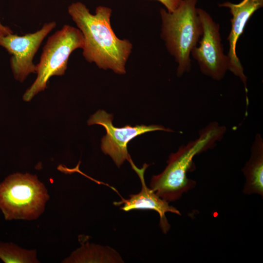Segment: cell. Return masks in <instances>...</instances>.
Listing matches in <instances>:
<instances>
[{
  "label": "cell",
  "instance_id": "obj_1",
  "mask_svg": "<svg viewBox=\"0 0 263 263\" xmlns=\"http://www.w3.org/2000/svg\"><path fill=\"white\" fill-rule=\"evenodd\" d=\"M68 12L83 35L85 59L100 69L125 74L132 45L129 40L115 35L110 21L112 9L100 5L93 14L84 3L77 1L68 6Z\"/></svg>",
  "mask_w": 263,
  "mask_h": 263
},
{
  "label": "cell",
  "instance_id": "obj_2",
  "mask_svg": "<svg viewBox=\"0 0 263 263\" xmlns=\"http://www.w3.org/2000/svg\"><path fill=\"white\" fill-rule=\"evenodd\" d=\"M225 131V127L215 122L202 129L197 138L182 145L169 155L164 170L152 177L150 188L169 202L180 199L184 193L194 188L196 182L187 177L188 172L194 169L193 158L214 147Z\"/></svg>",
  "mask_w": 263,
  "mask_h": 263
},
{
  "label": "cell",
  "instance_id": "obj_3",
  "mask_svg": "<svg viewBox=\"0 0 263 263\" xmlns=\"http://www.w3.org/2000/svg\"><path fill=\"white\" fill-rule=\"evenodd\" d=\"M198 0H181L172 12L161 8V37L169 53L177 63L178 76L191 69L190 53L202 34L196 4Z\"/></svg>",
  "mask_w": 263,
  "mask_h": 263
},
{
  "label": "cell",
  "instance_id": "obj_4",
  "mask_svg": "<svg viewBox=\"0 0 263 263\" xmlns=\"http://www.w3.org/2000/svg\"><path fill=\"white\" fill-rule=\"evenodd\" d=\"M49 196L35 175L16 173L0 184V209L6 220H33L44 211Z\"/></svg>",
  "mask_w": 263,
  "mask_h": 263
},
{
  "label": "cell",
  "instance_id": "obj_5",
  "mask_svg": "<svg viewBox=\"0 0 263 263\" xmlns=\"http://www.w3.org/2000/svg\"><path fill=\"white\" fill-rule=\"evenodd\" d=\"M84 39L80 31L70 25L62 27L49 36L42 48L39 62L36 65L37 76L25 91L23 99L30 101L47 86L50 78L65 74L71 54L75 50L82 49Z\"/></svg>",
  "mask_w": 263,
  "mask_h": 263
},
{
  "label": "cell",
  "instance_id": "obj_6",
  "mask_svg": "<svg viewBox=\"0 0 263 263\" xmlns=\"http://www.w3.org/2000/svg\"><path fill=\"white\" fill-rule=\"evenodd\" d=\"M202 34L190 55L195 59L201 72L216 80H220L228 69V59L224 53L219 25L205 10L197 8Z\"/></svg>",
  "mask_w": 263,
  "mask_h": 263
},
{
  "label": "cell",
  "instance_id": "obj_7",
  "mask_svg": "<svg viewBox=\"0 0 263 263\" xmlns=\"http://www.w3.org/2000/svg\"><path fill=\"white\" fill-rule=\"evenodd\" d=\"M113 115L105 111L98 110L91 116L88 124H98L105 128L106 134L101 139V150L104 154L109 155L112 158L118 168L125 160L129 162L132 160L128 151L127 145L130 141L135 137L146 132L156 131L173 132L170 129L158 125H140L133 127L126 125L118 128L113 125Z\"/></svg>",
  "mask_w": 263,
  "mask_h": 263
},
{
  "label": "cell",
  "instance_id": "obj_8",
  "mask_svg": "<svg viewBox=\"0 0 263 263\" xmlns=\"http://www.w3.org/2000/svg\"><path fill=\"white\" fill-rule=\"evenodd\" d=\"M56 25L55 21H51L34 33L23 36L12 33L0 37V46L12 55L10 66L16 80L22 82L29 75L36 73L34 57L44 39Z\"/></svg>",
  "mask_w": 263,
  "mask_h": 263
},
{
  "label": "cell",
  "instance_id": "obj_9",
  "mask_svg": "<svg viewBox=\"0 0 263 263\" xmlns=\"http://www.w3.org/2000/svg\"><path fill=\"white\" fill-rule=\"evenodd\" d=\"M219 6L228 8L232 15L230 19L231 28L227 38L229 42V50L227 55L228 59V70L240 78L247 93V78L236 54V45L251 17L256 11L263 7V0H243L237 4L225 1L219 4Z\"/></svg>",
  "mask_w": 263,
  "mask_h": 263
},
{
  "label": "cell",
  "instance_id": "obj_10",
  "mask_svg": "<svg viewBox=\"0 0 263 263\" xmlns=\"http://www.w3.org/2000/svg\"><path fill=\"white\" fill-rule=\"evenodd\" d=\"M132 169L136 172L141 183V191L137 194H131L127 199L122 198L119 202H114L116 206L123 205L120 208L124 211L135 209L152 210L156 211L160 217L159 226L162 232L166 234L170 228V225L166 217L167 212H171L181 215V213L176 208L170 206L169 202L158 196L145 183L144 173L149 166L145 163L141 169L137 168L133 161L130 163Z\"/></svg>",
  "mask_w": 263,
  "mask_h": 263
},
{
  "label": "cell",
  "instance_id": "obj_11",
  "mask_svg": "<svg viewBox=\"0 0 263 263\" xmlns=\"http://www.w3.org/2000/svg\"><path fill=\"white\" fill-rule=\"evenodd\" d=\"M245 178L243 192L263 196V139L260 134L255 136L251 148V155L242 169Z\"/></svg>",
  "mask_w": 263,
  "mask_h": 263
},
{
  "label": "cell",
  "instance_id": "obj_12",
  "mask_svg": "<svg viewBox=\"0 0 263 263\" xmlns=\"http://www.w3.org/2000/svg\"><path fill=\"white\" fill-rule=\"evenodd\" d=\"M65 263H124L120 254L108 246L87 243L74 251Z\"/></svg>",
  "mask_w": 263,
  "mask_h": 263
},
{
  "label": "cell",
  "instance_id": "obj_13",
  "mask_svg": "<svg viewBox=\"0 0 263 263\" xmlns=\"http://www.w3.org/2000/svg\"><path fill=\"white\" fill-rule=\"evenodd\" d=\"M0 258L6 263H38L36 250L22 249L12 244L0 243Z\"/></svg>",
  "mask_w": 263,
  "mask_h": 263
},
{
  "label": "cell",
  "instance_id": "obj_14",
  "mask_svg": "<svg viewBox=\"0 0 263 263\" xmlns=\"http://www.w3.org/2000/svg\"><path fill=\"white\" fill-rule=\"evenodd\" d=\"M161 3L168 12H172L179 6L181 0H152Z\"/></svg>",
  "mask_w": 263,
  "mask_h": 263
},
{
  "label": "cell",
  "instance_id": "obj_15",
  "mask_svg": "<svg viewBox=\"0 0 263 263\" xmlns=\"http://www.w3.org/2000/svg\"><path fill=\"white\" fill-rule=\"evenodd\" d=\"M13 33L12 30L8 26H4L0 22V37H3Z\"/></svg>",
  "mask_w": 263,
  "mask_h": 263
}]
</instances>
